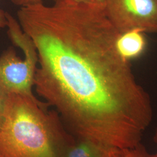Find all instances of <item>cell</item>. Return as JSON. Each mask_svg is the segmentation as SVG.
I'll return each instance as SVG.
<instances>
[{"label": "cell", "instance_id": "obj_1", "mask_svg": "<svg viewBox=\"0 0 157 157\" xmlns=\"http://www.w3.org/2000/svg\"><path fill=\"white\" fill-rule=\"evenodd\" d=\"M17 17L37 52L36 91L73 136L110 150L140 143L151 103L118 51L104 6L56 0L20 7Z\"/></svg>", "mask_w": 157, "mask_h": 157}, {"label": "cell", "instance_id": "obj_2", "mask_svg": "<svg viewBox=\"0 0 157 157\" xmlns=\"http://www.w3.org/2000/svg\"><path fill=\"white\" fill-rule=\"evenodd\" d=\"M35 96L8 94L0 116V157H63L75 137Z\"/></svg>", "mask_w": 157, "mask_h": 157}, {"label": "cell", "instance_id": "obj_3", "mask_svg": "<svg viewBox=\"0 0 157 157\" xmlns=\"http://www.w3.org/2000/svg\"><path fill=\"white\" fill-rule=\"evenodd\" d=\"M8 34L12 43L22 50L24 58L17 55L10 47L0 56V89L6 94H21L34 97L36 71L38 56L32 40L24 33L18 21L8 12Z\"/></svg>", "mask_w": 157, "mask_h": 157}, {"label": "cell", "instance_id": "obj_4", "mask_svg": "<svg viewBox=\"0 0 157 157\" xmlns=\"http://www.w3.org/2000/svg\"><path fill=\"white\" fill-rule=\"evenodd\" d=\"M108 19L119 33L133 30L157 33L155 0H105Z\"/></svg>", "mask_w": 157, "mask_h": 157}, {"label": "cell", "instance_id": "obj_5", "mask_svg": "<svg viewBox=\"0 0 157 157\" xmlns=\"http://www.w3.org/2000/svg\"><path fill=\"white\" fill-rule=\"evenodd\" d=\"M116 45L120 54L130 61L143 54L146 50L147 40L143 32L133 30L119 34Z\"/></svg>", "mask_w": 157, "mask_h": 157}, {"label": "cell", "instance_id": "obj_6", "mask_svg": "<svg viewBox=\"0 0 157 157\" xmlns=\"http://www.w3.org/2000/svg\"><path fill=\"white\" fill-rule=\"evenodd\" d=\"M115 151L92 141L75 137L63 157H111Z\"/></svg>", "mask_w": 157, "mask_h": 157}, {"label": "cell", "instance_id": "obj_7", "mask_svg": "<svg viewBox=\"0 0 157 157\" xmlns=\"http://www.w3.org/2000/svg\"><path fill=\"white\" fill-rule=\"evenodd\" d=\"M111 157H154L148 153L141 144L129 148L119 150L113 152Z\"/></svg>", "mask_w": 157, "mask_h": 157}, {"label": "cell", "instance_id": "obj_8", "mask_svg": "<svg viewBox=\"0 0 157 157\" xmlns=\"http://www.w3.org/2000/svg\"><path fill=\"white\" fill-rule=\"evenodd\" d=\"M12 2L17 5L20 6V7L25 6H32L34 4H37L40 3H43L44 0H11ZM56 1V0H54Z\"/></svg>", "mask_w": 157, "mask_h": 157}, {"label": "cell", "instance_id": "obj_9", "mask_svg": "<svg viewBox=\"0 0 157 157\" xmlns=\"http://www.w3.org/2000/svg\"><path fill=\"white\" fill-rule=\"evenodd\" d=\"M8 94L0 89V116L4 111Z\"/></svg>", "mask_w": 157, "mask_h": 157}, {"label": "cell", "instance_id": "obj_10", "mask_svg": "<svg viewBox=\"0 0 157 157\" xmlns=\"http://www.w3.org/2000/svg\"><path fill=\"white\" fill-rule=\"evenodd\" d=\"M8 21L6 18V12L0 9V30L7 26Z\"/></svg>", "mask_w": 157, "mask_h": 157}, {"label": "cell", "instance_id": "obj_11", "mask_svg": "<svg viewBox=\"0 0 157 157\" xmlns=\"http://www.w3.org/2000/svg\"><path fill=\"white\" fill-rule=\"evenodd\" d=\"M70 1H72L73 2H78V3H83V4H99L97 0H70Z\"/></svg>", "mask_w": 157, "mask_h": 157}, {"label": "cell", "instance_id": "obj_12", "mask_svg": "<svg viewBox=\"0 0 157 157\" xmlns=\"http://www.w3.org/2000/svg\"><path fill=\"white\" fill-rule=\"evenodd\" d=\"M154 140H155V143H156V144H157V130H156V132H155V134ZM154 157H157V152H156V154H154Z\"/></svg>", "mask_w": 157, "mask_h": 157}, {"label": "cell", "instance_id": "obj_13", "mask_svg": "<svg viewBox=\"0 0 157 157\" xmlns=\"http://www.w3.org/2000/svg\"><path fill=\"white\" fill-rule=\"evenodd\" d=\"M97 1H98V2L99 4H100L101 5L104 6V2H105V0H97Z\"/></svg>", "mask_w": 157, "mask_h": 157}, {"label": "cell", "instance_id": "obj_14", "mask_svg": "<svg viewBox=\"0 0 157 157\" xmlns=\"http://www.w3.org/2000/svg\"><path fill=\"white\" fill-rule=\"evenodd\" d=\"M155 1H157V0H155Z\"/></svg>", "mask_w": 157, "mask_h": 157}]
</instances>
